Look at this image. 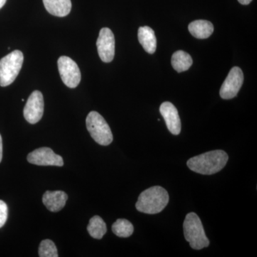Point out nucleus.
I'll use <instances>...</instances> for the list:
<instances>
[{
	"label": "nucleus",
	"mask_w": 257,
	"mask_h": 257,
	"mask_svg": "<svg viewBox=\"0 0 257 257\" xmlns=\"http://www.w3.org/2000/svg\"><path fill=\"white\" fill-rule=\"evenodd\" d=\"M43 95L40 91H34L29 96L25 108L24 116L30 124H36L40 121L44 113Z\"/></svg>",
	"instance_id": "8"
},
{
	"label": "nucleus",
	"mask_w": 257,
	"mask_h": 257,
	"mask_svg": "<svg viewBox=\"0 0 257 257\" xmlns=\"http://www.w3.org/2000/svg\"><path fill=\"white\" fill-rule=\"evenodd\" d=\"M188 29L191 35L197 39H207L214 32L212 23L207 20H195L189 24Z\"/></svg>",
	"instance_id": "15"
},
{
	"label": "nucleus",
	"mask_w": 257,
	"mask_h": 257,
	"mask_svg": "<svg viewBox=\"0 0 257 257\" xmlns=\"http://www.w3.org/2000/svg\"><path fill=\"white\" fill-rule=\"evenodd\" d=\"M139 42L147 53H155L157 50V38L155 31L148 26L140 27L138 30Z\"/></svg>",
	"instance_id": "13"
},
{
	"label": "nucleus",
	"mask_w": 257,
	"mask_h": 257,
	"mask_svg": "<svg viewBox=\"0 0 257 257\" xmlns=\"http://www.w3.org/2000/svg\"><path fill=\"white\" fill-rule=\"evenodd\" d=\"M113 233L119 237L126 238L134 232V226L130 221L124 219H117L111 226Z\"/></svg>",
	"instance_id": "18"
},
{
	"label": "nucleus",
	"mask_w": 257,
	"mask_h": 257,
	"mask_svg": "<svg viewBox=\"0 0 257 257\" xmlns=\"http://www.w3.org/2000/svg\"><path fill=\"white\" fill-rule=\"evenodd\" d=\"M243 82L242 70L238 67H233L221 85L219 91L221 97L224 99H230L235 97L239 92Z\"/></svg>",
	"instance_id": "7"
},
{
	"label": "nucleus",
	"mask_w": 257,
	"mask_h": 257,
	"mask_svg": "<svg viewBox=\"0 0 257 257\" xmlns=\"http://www.w3.org/2000/svg\"><path fill=\"white\" fill-rule=\"evenodd\" d=\"M43 3L50 14L60 18L67 16L72 10L71 0H43Z\"/></svg>",
	"instance_id": "14"
},
{
	"label": "nucleus",
	"mask_w": 257,
	"mask_h": 257,
	"mask_svg": "<svg viewBox=\"0 0 257 257\" xmlns=\"http://www.w3.org/2000/svg\"><path fill=\"white\" fill-rule=\"evenodd\" d=\"M229 157L223 150H214L192 157L187 161V167L193 172L211 175L220 172L227 163Z\"/></svg>",
	"instance_id": "1"
},
{
	"label": "nucleus",
	"mask_w": 257,
	"mask_h": 257,
	"mask_svg": "<svg viewBox=\"0 0 257 257\" xmlns=\"http://www.w3.org/2000/svg\"><path fill=\"white\" fill-rule=\"evenodd\" d=\"M238 2L240 3V4L243 5H247L250 4V3L252 2V0H238Z\"/></svg>",
	"instance_id": "22"
},
{
	"label": "nucleus",
	"mask_w": 257,
	"mask_h": 257,
	"mask_svg": "<svg viewBox=\"0 0 257 257\" xmlns=\"http://www.w3.org/2000/svg\"><path fill=\"white\" fill-rule=\"evenodd\" d=\"M160 111L165 119L169 131L172 135H179L182 130V124L178 110L176 106L169 101H165L161 104Z\"/></svg>",
	"instance_id": "11"
},
{
	"label": "nucleus",
	"mask_w": 257,
	"mask_h": 257,
	"mask_svg": "<svg viewBox=\"0 0 257 257\" xmlns=\"http://www.w3.org/2000/svg\"><path fill=\"white\" fill-rule=\"evenodd\" d=\"M28 161L32 165L38 166H57L62 167V157L57 155L49 147H41L29 154Z\"/></svg>",
	"instance_id": "10"
},
{
	"label": "nucleus",
	"mask_w": 257,
	"mask_h": 257,
	"mask_svg": "<svg viewBox=\"0 0 257 257\" xmlns=\"http://www.w3.org/2000/svg\"><path fill=\"white\" fill-rule=\"evenodd\" d=\"M3 160V139H2L1 135H0V162Z\"/></svg>",
	"instance_id": "21"
},
{
	"label": "nucleus",
	"mask_w": 257,
	"mask_h": 257,
	"mask_svg": "<svg viewBox=\"0 0 257 257\" xmlns=\"http://www.w3.org/2000/svg\"><path fill=\"white\" fill-rule=\"evenodd\" d=\"M40 257H57L59 256L55 243L50 239H45L40 243L39 247Z\"/></svg>",
	"instance_id": "19"
},
{
	"label": "nucleus",
	"mask_w": 257,
	"mask_h": 257,
	"mask_svg": "<svg viewBox=\"0 0 257 257\" xmlns=\"http://www.w3.org/2000/svg\"><path fill=\"white\" fill-rule=\"evenodd\" d=\"M87 231L94 239H101L106 233V225L100 216H94L89 220Z\"/></svg>",
	"instance_id": "17"
},
{
	"label": "nucleus",
	"mask_w": 257,
	"mask_h": 257,
	"mask_svg": "<svg viewBox=\"0 0 257 257\" xmlns=\"http://www.w3.org/2000/svg\"><path fill=\"white\" fill-rule=\"evenodd\" d=\"M8 207L4 201L0 200V228L3 227L8 220Z\"/></svg>",
	"instance_id": "20"
},
{
	"label": "nucleus",
	"mask_w": 257,
	"mask_h": 257,
	"mask_svg": "<svg viewBox=\"0 0 257 257\" xmlns=\"http://www.w3.org/2000/svg\"><path fill=\"white\" fill-rule=\"evenodd\" d=\"M24 62L23 52L15 50L0 60V86L7 87L15 82Z\"/></svg>",
	"instance_id": "4"
},
{
	"label": "nucleus",
	"mask_w": 257,
	"mask_h": 257,
	"mask_svg": "<svg viewBox=\"0 0 257 257\" xmlns=\"http://www.w3.org/2000/svg\"><path fill=\"white\" fill-rule=\"evenodd\" d=\"M171 62L173 68L179 73L188 70L193 64L192 57L182 50L175 52L172 55Z\"/></svg>",
	"instance_id": "16"
},
{
	"label": "nucleus",
	"mask_w": 257,
	"mask_h": 257,
	"mask_svg": "<svg viewBox=\"0 0 257 257\" xmlns=\"http://www.w3.org/2000/svg\"><path fill=\"white\" fill-rule=\"evenodd\" d=\"M183 227L184 237L191 247L200 250L209 246V240L206 236L202 221L197 214L189 213L184 219Z\"/></svg>",
	"instance_id": "3"
},
{
	"label": "nucleus",
	"mask_w": 257,
	"mask_h": 257,
	"mask_svg": "<svg viewBox=\"0 0 257 257\" xmlns=\"http://www.w3.org/2000/svg\"><path fill=\"white\" fill-rule=\"evenodd\" d=\"M68 199V196L62 191H47L42 197V202L47 209L52 212L62 210Z\"/></svg>",
	"instance_id": "12"
},
{
	"label": "nucleus",
	"mask_w": 257,
	"mask_h": 257,
	"mask_svg": "<svg viewBox=\"0 0 257 257\" xmlns=\"http://www.w3.org/2000/svg\"><path fill=\"white\" fill-rule=\"evenodd\" d=\"M96 47L102 62L109 63L113 60L115 54V39L110 29H101L96 41Z\"/></svg>",
	"instance_id": "9"
},
{
	"label": "nucleus",
	"mask_w": 257,
	"mask_h": 257,
	"mask_svg": "<svg viewBox=\"0 0 257 257\" xmlns=\"http://www.w3.org/2000/svg\"><path fill=\"white\" fill-rule=\"evenodd\" d=\"M61 79L67 87H77L81 81V72L78 65L70 57L62 56L57 61Z\"/></svg>",
	"instance_id": "6"
},
{
	"label": "nucleus",
	"mask_w": 257,
	"mask_h": 257,
	"mask_svg": "<svg viewBox=\"0 0 257 257\" xmlns=\"http://www.w3.org/2000/svg\"><path fill=\"white\" fill-rule=\"evenodd\" d=\"M7 0H0V9L3 8V6L6 3Z\"/></svg>",
	"instance_id": "23"
},
{
	"label": "nucleus",
	"mask_w": 257,
	"mask_h": 257,
	"mask_svg": "<svg viewBox=\"0 0 257 257\" xmlns=\"http://www.w3.org/2000/svg\"><path fill=\"white\" fill-rule=\"evenodd\" d=\"M170 201L168 192L160 186L150 187L139 196L136 209L148 214H158L167 207Z\"/></svg>",
	"instance_id": "2"
},
{
	"label": "nucleus",
	"mask_w": 257,
	"mask_h": 257,
	"mask_svg": "<svg viewBox=\"0 0 257 257\" xmlns=\"http://www.w3.org/2000/svg\"><path fill=\"white\" fill-rule=\"evenodd\" d=\"M88 132L99 145L107 146L113 141V135L109 124L102 116L95 111H90L86 119Z\"/></svg>",
	"instance_id": "5"
}]
</instances>
